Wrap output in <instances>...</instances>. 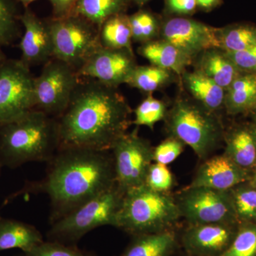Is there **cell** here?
<instances>
[{
  "instance_id": "obj_1",
  "label": "cell",
  "mask_w": 256,
  "mask_h": 256,
  "mask_svg": "<svg viewBox=\"0 0 256 256\" xmlns=\"http://www.w3.org/2000/svg\"><path fill=\"white\" fill-rule=\"evenodd\" d=\"M132 109L118 88L80 80L57 118L60 148L110 151L132 124Z\"/></svg>"
},
{
  "instance_id": "obj_2",
  "label": "cell",
  "mask_w": 256,
  "mask_h": 256,
  "mask_svg": "<svg viewBox=\"0 0 256 256\" xmlns=\"http://www.w3.org/2000/svg\"><path fill=\"white\" fill-rule=\"evenodd\" d=\"M37 188L50 197V224L116 184L109 151L60 148Z\"/></svg>"
},
{
  "instance_id": "obj_3",
  "label": "cell",
  "mask_w": 256,
  "mask_h": 256,
  "mask_svg": "<svg viewBox=\"0 0 256 256\" xmlns=\"http://www.w3.org/2000/svg\"><path fill=\"white\" fill-rule=\"evenodd\" d=\"M60 148L58 121L42 111L0 124V166L50 162Z\"/></svg>"
},
{
  "instance_id": "obj_4",
  "label": "cell",
  "mask_w": 256,
  "mask_h": 256,
  "mask_svg": "<svg viewBox=\"0 0 256 256\" xmlns=\"http://www.w3.org/2000/svg\"><path fill=\"white\" fill-rule=\"evenodd\" d=\"M181 217L178 202L146 185L124 194L114 227L138 236L168 230Z\"/></svg>"
},
{
  "instance_id": "obj_5",
  "label": "cell",
  "mask_w": 256,
  "mask_h": 256,
  "mask_svg": "<svg viewBox=\"0 0 256 256\" xmlns=\"http://www.w3.org/2000/svg\"><path fill=\"white\" fill-rule=\"evenodd\" d=\"M165 119L170 136L190 146L201 159L215 150L224 136L223 126L215 114L196 101L178 99Z\"/></svg>"
},
{
  "instance_id": "obj_6",
  "label": "cell",
  "mask_w": 256,
  "mask_h": 256,
  "mask_svg": "<svg viewBox=\"0 0 256 256\" xmlns=\"http://www.w3.org/2000/svg\"><path fill=\"white\" fill-rule=\"evenodd\" d=\"M124 195L114 185L52 223L48 238L62 244H72L98 227L114 226Z\"/></svg>"
},
{
  "instance_id": "obj_7",
  "label": "cell",
  "mask_w": 256,
  "mask_h": 256,
  "mask_svg": "<svg viewBox=\"0 0 256 256\" xmlns=\"http://www.w3.org/2000/svg\"><path fill=\"white\" fill-rule=\"evenodd\" d=\"M54 46V58L76 70L100 46L99 28L79 15L53 18L48 22Z\"/></svg>"
},
{
  "instance_id": "obj_8",
  "label": "cell",
  "mask_w": 256,
  "mask_h": 256,
  "mask_svg": "<svg viewBox=\"0 0 256 256\" xmlns=\"http://www.w3.org/2000/svg\"><path fill=\"white\" fill-rule=\"evenodd\" d=\"M79 82L76 70L52 58L34 78L35 109L58 118L68 107Z\"/></svg>"
},
{
  "instance_id": "obj_9",
  "label": "cell",
  "mask_w": 256,
  "mask_h": 256,
  "mask_svg": "<svg viewBox=\"0 0 256 256\" xmlns=\"http://www.w3.org/2000/svg\"><path fill=\"white\" fill-rule=\"evenodd\" d=\"M34 78L21 60H4L0 65V124L34 110Z\"/></svg>"
},
{
  "instance_id": "obj_10",
  "label": "cell",
  "mask_w": 256,
  "mask_h": 256,
  "mask_svg": "<svg viewBox=\"0 0 256 256\" xmlns=\"http://www.w3.org/2000/svg\"><path fill=\"white\" fill-rule=\"evenodd\" d=\"M116 182L122 193L146 184L150 166L154 162V148L139 136L138 128L124 134L111 149Z\"/></svg>"
},
{
  "instance_id": "obj_11",
  "label": "cell",
  "mask_w": 256,
  "mask_h": 256,
  "mask_svg": "<svg viewBox=\"0 0 256 256\" xmlns=\"http://www.w3.org/2000/svg\"><path fill=\"white\" fill-rule=\"evenodd\" d=\"M176 202L181 217L185 218L190 225L240 224L230 190L188 186L182 192Z\"/></svg>"
},
{
  "instance_id": "obj_12",
  "label": "cell",
  "mask_w": 256,
  "mask_h": 256,
  "mask_svg": "<svg viewBox=\"0 0 256 256\" xmlns=\"http://www.w3.org/2000/svg\"><path fill=\"white\" fill-rule=\"evenodd\" d=\"M218 30L192 18H174L166 20L162 26V40L193 62L205 50L220 48Z\"/></svg>"
},
{
  "instance_id": "obj_13",
  "label": "cell",
  "mask_w": 256,
  "mask_h": 256,
  "mask_svg": "<svg viewBox=\"0 0 256 256\" xmlns=\"http://www.w3.org/2000/svg\"><path fill=\"white\" fill-rule=\"evenodd\" d=\"M137 66L133 52L100 46L77 73L80 77L95 79L106 85L118 88L121 84H127Z\"/></svg>"
},
{
  "instance_id": "obj_14",
  "label": "cell",
  "mask_w": 256,
  "mask_h": 256,
  "mask_svg": "<svg viewBox=\"0 0 256 256\" xmlns=\"http://www.w3.org/2000/svg\"><path fill=\"white\" fill-rule=\"evenodd\" d=\"M240 224H208L190 225L182 242L194 256H220L234 240Z\"/></svg>"
},
{
  "instance_id": "obj_15",
  "label": "cell",
  "mask_w": 256,
  "mask_h": 256,
  "mask_svg": "<svg viewBox=\"0 0 256 256\" xmlns=\"http://www.w3.org/2000/svg\"><path fill=\"white\" fill-rule=\"evenodd\" d=\"M252 178L250 171L240 168L223 154L206 159L188 186L228 191L240 184L250 182Z\"/></svg>"
},
{
  "instance_id": "obj_16",
  "label": "cell",
  "mask_w": 256,
  "mask_h": 256,
  "mask_svg": "<svg viewBox=\"0 0 256 256\" xmlns=\"http://www.w3.org/2000/svg\"><path fill=\"white\" fill-rule=\"evenodd\" d=\"M24 28V34L20 44L21 60L30 66L46 64L54 58V46L48 22L37 18L26 8L23 14L18 16Z\"/></svg>"
},
{
  "instance_id": "obj_17",
  "label": "cell",
  "mask_w": 256,
  "mask_h": 256,
  "mask_svg": "<svg viewBox=\"0 0 256 256\" xmlns=\"http://www.w3.org/2000/svg\"><path fill=\"white\" fill-rule=\"evenodd\" d=\"M44 242L42 234L33 226L0 217V252L18 248L26 254Z\"/></svg>"
},
{
  "instance_id": "obj_18",
  "label": "cell",
  "mask_w": 256,
  "mask_h": 256,
  "mask_svg": "<svg viewBox=\"0 0 256 256\" xmlns=\"http://www.w3.org/2000/svg\"><path fill=\"white\" fill-rule=\"evenodd\" d=\"M138 53L150 62L151 65L182 75L192 60L185 56L176 47L163 40L142 44Z\"/></svg>"
},
{
  "instance_id": "obj_19",
  "label": "cell",
  "mask_w": 256,
  "mask_h": 256,
  "mask_svg": "<svg viewBox=\"0 0 256 256\" xmlns=\"http://www.w3.org/2000/svg\"><path fill=\"white\" fill-rule=\"evenodd\" d=\"M182 75L186 90L200 105L214 114L224 107L225 89L200 70L185 72Z\"/></svg>"
},
{
  "instance_id": "obj_20",
  "label": "cell",
  "mask_w": 256,
  "mask_h": 256,
  "mask_svg": "<svg viewBox=\"0 0 256 256\" xmlns=\"http://www.w3.org/2000/svg\"><path fill=\"white\" fill-rule=\"evenodd\" d=\"M200 56L196 70L212 79L225 90L242 73L220 48H210Z\"/></svg>"
},
{
  "instance_id": "obj_21",
  "label": "cell",
  "mask_w": 256,
  "mask_h": 256,
  "mask_svg": "<svg viewBox=\"0 0 256 256\" xmlns=\"http://www.w3.org/2000/svg\"><path fill=\"white\" fill-rule=\"evenodd\" d=\"M224 154L244 169H254L256 165V138L252 128L233 130L226 138Z\"/></svg>"
},
{
  "instance_id": "obj_22",
  "label": "cell",
  "mask_w": 256,
  "mask_h": 256,
  "mask_svg": "<svg viewBox=\"0 0 256 256\" xmlns=\"http://www.w3.org/2000/svg\"><path fill=\"white\" fill-rule=\"evenodd\" d=\"M224 106L232 114L256 109V74L239 75L226 90Z\"/></svg>"
},
{
  "instance_id": "obj_23",
  "label": "cell",
  "mask_w": 256,
  "mask_h": 256,
  "mask_svg": "<svg viewBox=\"0 0 256 256\" xmlns=\"http://www.w3.org/2000/svg\"><path fill=\"white\" fill-rule=\"evenodd\" d=\"M176 246V236L170 230L134 236L121 256H170Z\"/></svg>"
},
{
  "instance_id": "obj_24",
  "label": "cell",
  "mask_w": 256,
  "mask_h": 256,
  "mask_svg": "<svg viewBox=\"0 0 256 256\" xmlns=\"http://www.w3.org/2000/svg\"><path fill=\"white\" fill-rule=\"evenodd\" d=\"M99 41L105 48L133 52L129 16L122 13L108 18L99 28Z\"/></svg>"
},
{
  "instance_id": "obj_25",
  "label": "cell",
  "mask_w": 256,
  "mask_h": 256,
  "mask_svg": "<svg viewBox=\"0 0 256 256\" xmlns=\"http://www.w3.org/2000/svg\"><path fill=\"white\" fill-rule=\"evenodd\" d=\"M130 0H78L74 14L79 15L100 28L108 18L122 14Z\"/></svg>"
},
{
  "instance_id": "obj_26",
  "label": "cell",
  "mask_w": 256,
  "mask_h": 256,
  "mask_svg": "<svg viewBox=\"0 0 256 256\" xmlns=\"http://www.w3.org/2000/svg\"><path fill=\"white\" fill-rule=\"evenodd\" d=\"M174 74L156 66H137L128 79L127 84L141 92L151 94L172 82Z\"/></svg>"
},
{
  "instance_id": "obj_27",
  "label": "cell",
  "mask_w": 256,
  "mask_h": 256,
  "mask_svg": "<svg viewBox=\"0 0 256 256\" xmlns=\"http://www.w3.org/2000/svg\"><path fill=\"white\" fill-rule=\"evenodd\" d=\"M220 48L226 52L248 50L256 45V26L247 24L230 25L218 30Z\"/></svg>"
},
{
  "instance_id": "obj_28",
  "label": "cell",
  "mask_w": 256,
  "mask_h": 256,
  "mask_svg": "<svg viewBox=\"0 0 256 256\" xmlns=\"http://www.w3.org/2000/svg\"><path fill=\"white\" fill-rule=\"evenodd\" d=\"M240 224H256V186L247 182L230 190Z\"/></svg>"
},
{
  "instance_id": "obj_29",
  "label": "cell",
  "mask_w": 256,
  "mask_h": 256,
  "mask_svg": "<svg viewBox=\"0 0 256 256\" xmlns=\"http://www.w3.org/2000/svg\"><path fill=\"white\" fill-rule=\"evenodd\" d=\"M166 114L164 102L150 95L136 108L132 124L138 127L146 126L153 130L156 122L165 118Z\"/></svg>"
},
{
  "instance_id": "obj_30",
  "label": "cell",
  "mask_w": 256,
  "mask_h": 256,
  "mask_svg": "<svg viewBox=\"0 0 256 256\" xmlns=\"http://www.w3.org/2000/svg\"><path fill=\"white\" fill-rule=\"evenodd\" d=\"M220 256H256V224H240L232 244Z\"/></svg>"
},
{
  "instance_id": "obj_31",
  "label": "cell",
  "mask_w": 256,
  "mask_h": 256,
  "mask_svg": "<svg viewBox=\"0 0 256 256\" xmlns=\"http://www.w3.org/2000/svg\"><path fill=\"white\" fill-rule=\"evenodd\" d=\"M132 41L146 43L152 41L159 33V22L152 13L140 11L129 16Z\"/></svg>"
},
{
  "instance_id": "obj_32",
  "label": "cell",
  "mask_w": 256,
  "mask_h": 256,
  "mask_svg": "<svg viewBox=\"0 0 256 256\" xmlns=\"http://www.w3.org/2000/svg\"><path fill=\"white\" fill-rule=\"evenodd\" d=\"M16 6L12 0H0V45L9 44L18 34Z\"/></svg>"
},
{
  "instance_id": "obj_33",
  "label": "cell",
  "mask_w": 256,
  "mask_h": 256,
  "mask_svg": "<svg viewBox=\"0 0 256 256\" xmlns=\"http://www.w3.org/2000/svg\"><path fill=\"white\" fill-rule=\"evenodd\" d=\"M174 176L166 165L153 162L146 174V184L148 188L166 193L172 188Z\"/></svg>"
},
{
  "instance_id": "obj_34",
  "label": "cell",
  "mask_w": 256,
  "mask_h": 256,
  "mask_svg": "<svg viewBox=\"0 0 256 256\" xmlns=\"http://www.w3.org/2000/svg\"><path fill=\"white\" fill-rule=\"evenodd\" d=\"M24 256H92L74 246L50 240L44 242L26 254Z\"/></svg>"
},
{
  "instance_id": "obj_35",
  "label": "cell",
  "mask_w": 256,
  "mask_h": 256,
  "mask_svg": "<svg viewBox=\"0 0 256 256\" xmlns=\"http://www.w3.org/2000/svg\"><path fill=\"white\" fill-rule=\"evenodd\" d=\"M185 146L178 138L170 136L154 148L153 160L154 162L166 165L173 162L182 153Z\"/></svg>"
},
{
  "instance_id": "obj_36",
  "label": "cell",
  "mask_w": 256,
  "mask_h": 256,
  "mask_svg": "<svg viewBox=\"0 0 256 256\" xmlns=\"http://www.w3.org/2000/svg\"><path fill=\"white\" fill-rule=\"evenodd\" d=\"M226 54L242 73L256 74V45L240 52Z\"/></svg>"
},
{
  "instance_id": "obj_37",
  "label": "cell",
  "mask_w": 256,
  "mask_h": 256,
  "mask_svg": "<svg viewBox=\"0 0 256 256\" xmlns=\"http://www.w3.org/2000/svg\"><path fill=\"white\" fill-rule=\"evenodd\" d=\"M170 13L178 15L192 14L197 8L196 0H165Z\"/></svg>"
},
{
  "instance_id": "obj_38",
  "label": "cell",
  "mask_w": 256,
  "mask_h": 256,
  "mask_svg": "<svg viewBox=\"0 0 256 256\" xmlns=\"http://www.w3.org/2000/svg\"><path fill=\"white\" fill-rule=\"evenodd\" d=\"M53 6V18H66L74 14L78 0H50Z\"/></svg>"
},
{
  "instance_id": "obj_39",
  "label": "cell",
  "mask_w": 256,
  "mask_h": 256,
  "mask_svg": "<svg viewBox=\"0 0 256 256\" xmlns=\"http://www.w3.org/2000/svg\"><path fill=\"white\" fill-rule=\"evenodd\" d=\"M197 6L204 10H210L220 4V0H196Z\"/></svg>"
},
{
  "instance_id": "obj_40",
  "label": "cell",
  "mask_w": 256,
  "mask_h": 256,
  "mask_svg": "<svg viewBox=\"0 0 256 256\" xmlns=\"http://www.w3.org/2000/svg\"><path fill=\"white\" fill-rule=\"evenodd\" d=\"M18 2L22 3L25 8H28V5L33 2L36 1V0H18Z\"/></svg>"
},
{
  "instance_id": "obj_41",
  "label": "cell",
  "mask_w": 256,
  "mask_h": 256,
  "mask_svg": "<svg viewBox=\"0 0 256 256\" xmlns=\"http://www.w3.org/2000/svg\"><path fill=\"white\" fill-rule=\"evenodd\" d=\"M133 1H134L136 4H138V6H143V5L146 4L148 2H149L150 0H133Z\"/></svg>"
},
{
  "instance_id": "obj_42",
  "label": "cell",
  "mask_w": 256,
  "mask_h": 256,
  "mask_svg": "<svg viewBox=\"0 0 256 256\" xmlns=\"http://www.w3.org/2000/svg\"><path fill=\"white\" fill-rule=\"evenodd\" d=\"M254 170V171L252 174V180H250V182L252 184L256 185V165Z\"/></svg>"
},
{
  "instance_id": "obj_43",
  "label": "cell",
  "mask_w": 256,
  "mask_h": 256,
  "mask_svg": "<svg viewBox=\"0 0 256 256\" xmlns=\"http://www.w3.org/2000/svg\"><path fill=\"white\" fill-rule=\"evenodd\" d=\"M4 55H3L2 52L0 50V65L4 62Z\"/></svg>"
},
{
  "instance_id": "obj_44",
  "label": "cell",
  "mask_w": 256,
  "mask_h": 256,
  "mask_svg": "<svg viewBox=\"0 0 256 256\" xmlns=\"http://www.w3.org/2000/svg\"><path fill=\"white\" fill-rule=\"evenodd\" d=\"M252 131H254V134H255L256 138V118H255V122H254V126L252 128Z\"/></svg>"
},
{
  "instance_id": "obj_45",
  "label": "cell",
  "mask_w": 256,
  "mask_h": 256,
  "mask_svg": "<svg viewBox=\"0 0 256 256\" xmlns=\"http://www.w3.org/2000/svg\"><path fill=\"white\" fill-rule=\"evenodd\" d=\"M250 183H252V182H250ZM255 186H256V185H255Z\"/></svg>"
}]
</instances>
